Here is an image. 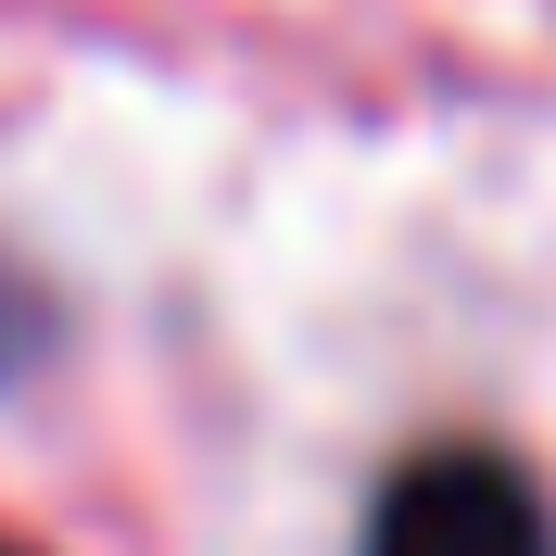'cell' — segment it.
Instances as JSON below:
<instances>
[{"instance_id":"obj_1","label":"cell","mask_w":556,"mask_h":556,"mask_svg":"<svg viewBox=\"0 0 556 556\" xmlns=\"http://www.w3.org/2000/svg\"><path fill=\"white\" fill-rule=\"evenodd\" d=\"M367 556H556V519L493 443H430L367 506Z\"/></svg>"},{"instance_id":"obj_3","label":"cell","mask_w":556,"mask_h":556,"mask_svg":"<svg viewBox=\"0 0 556 556\" xmlns=\"http://www.w3.org/2000/svg\"><path fill=\"white\" fill-rule=\"evenodd\" d=\"M0 556H13V544H0Z\"/></svg>"},{"instance_id":"obj_2","label":"cell","mask_w":556,"mask_h":556,"mask_svg":"<svg viewBox=\"0 0 556 556\" xmlns=\"http://www.w3.org/2000/svg\"><path fill=\"white\" fill-rule=\"evenodd\" d=\"M26 316H38V304H26V278H13V266H0V367H13V354H26V342H38V329H26Z\"/></svg>"}]
</instances>
